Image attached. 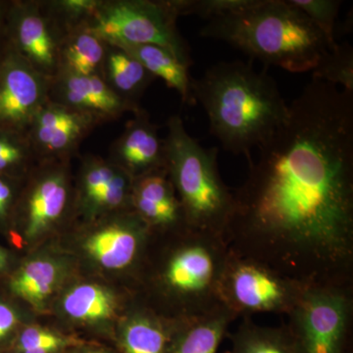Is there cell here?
Listing matches in <instances>:
<instances>
[{"label":"cell","instance_id":"obj_29","mask_svg":"<svg viewBox=\"0 0 353 353\" xmlns=\"http://www.w3.org/2000/svg\"><path fill=\"white\" fill-rule=\"evenodd\" d=\"M297 9L305 14L313 24L322 32L329 43L330 50L336 48L334 23L338 17L340 0H289Z\"/></svg>","mask_w":353,"mask_h":353},{"label":"cell","instance_id":"obj_25","mask_svg":"<svg viewBox=\"0 0 353 353\" xmlns=\"http://www.w3.org/2000/svg\"><path fill=\"white\" fill-rule=\"evenodd\" d=\"M115 308L112 294L97 285H78L70 290L63 299L65 313L79 321H103L113 315Z\"/></svg>","mask_w":353,"mask_h":353},{"label":"cell","instance_id":"obj_23","mask_svg":"<svg viewBox=\"0 0 353 353\" xmlns=\"http://www.w3.org/2000/svg\"><path fill=\"white\" fill-rule=\"evenodd\" d=\"M178 321L165 324L155 316H132L123 327L121 347L124 353H168Z\"/></svg>","mask_w":353,"mask_h":353},{"label":"cell","instance_id":"obj_19","mask_svg":"<svg viewBox=\"0 0 353 353\" xmlns=\"http://www.w3.org/2000/svg\"><path fill=\"white\" fill-rule=\"evenodd\" d=\"M101 78L111 90L132 108H141L139 101L157 78L134 57L117 46L109 44Z\"/></svg>","mask_w":353,"mask_h":353},{"label":"cell","instance_id":"obj_35","mask_svg":"<svg viewBox=\"0 0 353 353\" xmlns=\"http://www.w3.org/2000/svg\"><path fill=\"white\" fill-rule=\"evenodd\" d=\"M7 265V253L0 248V272L6 269Z\"/></svg>","mask_w":353,"mask_h":353},{"label":"cell","instance_id":"obj_34","mask_svg":"<svg viewBox=\"0 0 353 353\" xmlns=\"http://www.w3.org/2000/svg\"><path fill=\"white\" fill-rule=\"evenodd\" d=\"M10 2L0 1V50L6 46V27L7 13Z\"/></svg>","mask_w":353,"mask_h":353},{"label":"cell","instance_id":"obj_27","mask_svg":"<svg viewBox=\"0 0 353 353\" xmlns=\"http://www.w3.org/2000/svg\"><path fill=\"white\" fill-rule=\"evenodd\" d=\"M313 80L341 85L353 92V48L348 43L336 44L322 55L312 70Z\"/></svg>","mask_w":353,"mask_h":353},{"label":"cell","instance_id":"obj_1","mask_svg":"<svg viewBox=\"0 0 353 353\" xmlns=\"http://www.w3.org/2000/svg\"><path fill=\"white\" fill-rule=\"evenodd\" d=\"M233 192L234 254L304 285H352L353 92L313 80Z\"/></svg>","mask_w":353,"mask_h":353},{"label":"cell","instance_id":"obj_30","mask_svg":"<svg viewBox=\"0 0 353 353\" xmlns=\"http://www.w3.org/2000/svg\"><path fill=\"white\" fill-rule=\"evenodd\" d=\"M255 0H172L180 16L196 15L205 20L214 19L252 6Z\"/></svg>","mask_w":353,"mask_h":353},{"label":"cell","instance_id":"obj_31","mask_svg":"<svg viewBox=\"0 0 353 353\" xmlns=\"http://www.w3.org/2000/svg\"><path fill=\"white\" fill-rule=\"evenodd\" d=\"M67 336L50 330L30 327L21 333L17 341L18 353H60L72 345Z\"/></svg>","mask_w":353,"mask_h":353},{"label":"cell","instance_id":"obj_16","mask_svg":"<svg viewBox=\"0 0 353 353\" xmlns=\"http://www.w3.org/2000/svg\"><path fill=\"white\" fill-rule=\"evenodd\" d=\"M132 205L148 228L172 230L185 225L180 201L165 169L134 179Z\"/></svg>","mask_w":353,"mask_h":353},{"label":"cell","instance_id":"obj_21","mask_svg":"<svg viewBox=\"0 0 353 353\" xmlns=\"http://www.w3.org/2000/svg\"><path fill=\"white\" fill-rule=\"evenodd\" d=\"M119 48L136 58L153 77L161 79L167 87L175 90L180 94L183 103L196 105L192 92V78H190L189 69L171 52L153 44Z\"/></svg>","mask_w":353,"mask_h":353},{"label":"cell","instance_id":"obj_14","mask_svg":"<svg viewBox=\"0 0 353 353\" xmlns=\"http://www.w3.org/2000/svg\"><path fill=\"white\" fill-rule=\"evenodd\" d=\"M50 101L87 114L101 125L139 110L114 94L101 77L77 76L64 72L50 79Z\"/></svg>","mask_w":353,"mask_h":353},{"label":"cell","instance_id":"obj_11","mask_svg":"<svg viewBox=\"0 0 353 353\" xmlns=\"http://www.w3.org/2000/svg\"><path fill=\"white\" fill-rule=\"evenodd\" d=\"M99 125L87 114L48 101L34 115L27 134L38 161L71 160Z\"/></svg>","mask_w":353,"mask_h":353},{"label":"cell","instance_id":"obj_36","mask_svg":"<svg viewBox=\"0 0 353 353\" xmlns=\"http://www.w3.org/2000/svg\"><path fill=\"white\" fill-rule=\"evenodd\" d=\"M82 353H109L105 352V350H97V348H90V350H85Z\"/></svg>","mask_w":353,"mask_h":353},{"label":"cell","instance_id":"obj_17","mask_svg":"<svg viewBox=\"0 0 353 353\" xmlns=\"http://www.w3.org/2000/svg\"><path fill=\"white\" fill-rule=\"evenodd\" d=\"M148 229V225L132 210L126 219L108 223L90 234L85 250L101 266L122 270L136 261Z\"/></svg>","mask_w":353,"mask_h":353},{"label":"cell","instance_id":"obj_9","mask_svg":"<svg viewBox=\"0 0 353 353\" xmlns=\"http://www.w3.org/2000/svg\"><path fill=\"white\" fill-rule=\"evenodd\" d=\"M64 34L43 10L41 0L10 1L6 41L41 75L52 79L59 71V48Z\"/></svg>","mask_w":353,"mask_h":353},{"label":"cell","instance_id":"obj_15","mask_svg":"<svg viewBox=\"0 0 353 353\" xmlns=\"http://www.w3.org/2000/svg\"><path fill=\"white\" fill-rule=\"evenodd\" d=\"M124 131L109 150L108 160L132 179L165 169L164 139L143 108L132 113Z\"/></svg>","mask_w":353,"mask_h":353},{"label":"cell","instance_id":"obj_10","mask_svg":"<svg viewBox=\"0 0 353 353\" xmlns=\"http://www.w3.org/2000/svg\"><path fill=\"white\" fill-rule=\"evenodd\" d=\"M50 79L6 46L0 50V130L27 132L50 101Z\"/></svg>","mask_w":353,"mask_h":353},{"label":"cell","instance_id":"obj_32","mask_svg":"<svg viewBox=\"0 0 353 353\" xmlns=\"http://www.w3.org/2000/svg\"><path fill=\"white\" fill-rule=\"evenodd\" d=\"M13 178L0 175V220L6 219L15 201Z\"/></svg>","mask_w":353,"mask_h":353},{"label":"cell","instance_id":"obj_7","mask_svg":"<svg viewBox=\"0 0 353 353\" xmlns=\"http://www.w3.org/2000/svg\"><path fill=\"white\" fill-rule=\"evenodd\" d=\"M352 311V285H308L285 326L299 353H347Z\"/></svg>","mask_w":353,"mask_h":353},{"label":"cell","instance_id":"obj_20","mask_svg":"<svg viewBox=\"0 0 353 353\" xmlns=\"http://www.w3.org/2000/svg\"><path fill=\"white\" fill-rule=\"evenodd\" d=\"M108 43L80 26L64 34L59 48V72L77 76L101 77Z\"/></svg>","mask_w":353,"mask_h":353},{"label":"cell","instance_id":"obj_8","mask_svg":"<svg viewBox=\"0 0 353 353\" xmlns=\"http://www.w3.org/2000/svg\"><path fill=\"white\" fill-rule=\"evenodd\" d=\"M306 287L268 265L231 252L221 280L220 301L236 318L257 313L288 315Z\"/></svg>","mask_w":353,"mask_h":353},{"label":"cell","instance_id":"obj_12","mask_svg":"<svg viewBox=\"0 0 353 353\" xmlns=\"http://www.w3.org/2000/svg\"><path fill=\"white\" fill-rule=\"evenodd\" d=\"M70 161H39L28 174L31 183L23 202L28 238H37L66 214L71 199Z\"/></svg>","mask_w":353,"mask_h":353},{"label":"cell","instance_id":"obj_6","mask_svg":"<svg viewBox=\"0 0 353 353\" xmlns=\"http://www.w3.org/2000/svg\"><path fill=\"white\" fill-rule=\"evenodd\" d=\"M172 0H101L88 28L109 44H153L171 52L188 69L189 44L179 32Z\"/></svg>","mask_w":353,"mask_h":353},{"label":"cell","instance_id":"obj_24","mask_svg":"<svg viewBox=\"0 0 353 353\" xmlns=\"http://www.w3.org/2000/svg\"><path fill=\"white\" fill-rule=\"evenodd\" d=\"M60 278L57 263L48 259L32 260L11 281V290L28 303L39 305L52 294Z\"/></svg>","mask_w":353,"mask_h":353},{"label":"cell","instance_id":"obj_26","mask_svg":"<svg viewBox=\"0 0 353 353\" xmlns=\"http://www.w3.org/2000/svg\"><path fill=\"white\" fill-rule=\"evenodd\" d=\"M38 162L27 132L0 130V175L28 176Z\"/></svg>","mask_w":353,"mask_h":353},{"label":"cell","instance_id":"obj_3","mask_svg":"<svg viewBox=\"0 0 353 353\" xmlns=\"http://www.w3.org/2000/svg\"><path fill=\"white\" fill-rule=\"evenodd\" d=\"M201 36L292 73L312 71L330 50L322 32L289 0H255L245 9L209 20Z\"/></svg>","mask_w":353,"mask_h":353},{"label":"cell","instance_id":"obj_13","mask_svg":"<svg viewBox=\"0 0 353 353\" xmlns=\"http://www.w3.org/2000/svg\"><path fill=\"white\" fill-rule=\"evenodd\" d=\"M134 179L108 159L88 153L80 167L79 205L90 215L132 210Z\"/></svg>","mask_w":353,"mask_h":353},{"label":"cell","instance_id":"obj_4","mask_svg":"<svg viewBox=\"0 0 353 353\" xmlns=\"http://www.w3.org/2000/svg\"><path fill=\"white\" fill-rule=\"evenodd\" d=\"M165 170L188 227L224 236L233 211V192L221 179L218 148H204L185 130L182 118L167 122Z\"/></svg>","mask_w":353,"mask_h":353},{"label":"cell","instance_id":"obj_5","mask_svg":"<svg viewBox=\"0 0 353 353\" xmlns=\"http://www.w3.org/2000/svg\"><path fill=\"white\" fill-rule=\"evenodd\" d=\"M178 241L165 257L157 280L170 297L178 320L196 317L218 306L220 285L230 256L224 236L183 225Z\"/></svg>","mask_w":353,"mask_h":353},{"label":"cell","instance_id":"obj_22","mask_svg":"<svg viewBox=\"0 0 353 353\" xmlns=\"http://www.w3.org/2000/svg\"><path fill=\"white\" fill-rule=\"evenodd\" d=\"M229 338L231 348L226 353H299L287 326H261L250 317L243 318Z\"/></svg>","mask_w":353,"mask_h":353},{"label":"cell","instance_id":"obj_2","mask_svg":"<svg viewBox=\"0 0 353 353\" xmlns=\"http://www.w3.org/2000/svg\"><path fill=\"white\" fill-rule=\"evenodd\" d=\"M192 92L223 148L248 159L252 148L270 138L289 114L275 80L245 62L213 65L201 78L192 79Z\"/></svg>","mask_w":353,"mask_h":353},{"label":"cell","instance_id":"obj_18","mask_svg":"<svg viewBox=\"0 0 353 353\" xmlns=\"http://www.w3.org/2000/svg\"><path fill=\"white\" fill-rule=\"evenodd\" d=\"M236 316L224 305L205 314L179 320L168 353H216Z\"/></svg>","mask_w":353,"mask_h":353},{"label":"cell","instance_id":"obj_28","mask_svg":"<svg viewBox=\"0 0 353 353\" xmlns=\"http://www.w3.org/2000/svg\"><path fill=\"white\" fill-rule=\"evenodd\" d=\"M101 0H41L46 13L63 34L88 25Z\"/></svg>","mask_w":353,"mask_h":353},{"label":"cell","instance_id":"obj_33","mask_svg":"<svg viewBox=\"0 0 353 353\" xmlns=\"http://www.w3.org/2000/svg\"><path fill=\"white\" fill-rule=\"evenodd\" d=\"M17 323L18 317L14 309L0 303V341L13 331Z\"/></svg>","mask_w":353,"mask_h":353}]
</instances>
